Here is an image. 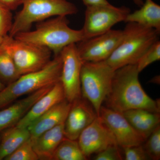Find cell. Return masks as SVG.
<instances>
[{"label":"cell","mask_w":160,"mask_h":160,"mask_svg":"<svg viewBox=\"0 0 160 160\" xmlns=\"http://www.w3.org/2000/svg\"><path fill=\"white\" fill-rule=\"evenodd\" d=\"M136 64L115 70L110 90L105 99L106 107L122 113L127 110L144 109L160 113L159 99L146 93L139 80Z\"/></svg>","instance_id":"obj_1"},{"label":"cell","mask_w":160,"mask_h":160,"mask_svg":"<svg viewBox=\"0 0 160 160\" xmlns=\"http://www.w3.org/2000/svg\"><path fill=\"white\" fill-rule=\"evenodd\" d=\"M69 25L66 16H57L39 23L34 30L19 32L13 38L48 48L55 56L57 55L66 46L77 44L85 39L82 29H72Z\"/></svg>","instance_id":"obj_2"},{"label":"cell","mask_w":160,"mask_h":160,"mask_svg":"<svg viewBox=\"0 0 160 160\" xmlns=\"http://www.w3.org/2000/svg\"><path fill=\"white\" fill-rule=\"evenodd\" d=\"M121 42L106 62L114 70L137 63L149 47L159 40L160 32L138 23L127 22Z\"/></svg>","instance_id":"obj_3"},{"label":"cell","mask_w":160,"mask_h":160,"mask_svg":"<svg viewBox=\"0 0 160 160\" xmlns=\"http://www.w3.org/2000/svg\"><path fill=\"white\" fill-rule=\"evenodd\" d=\"M62 64L59 53L55 56L54 58L43 69L22 75L17 80L7 85L0 92V109L25 95L53 86L60 82Z\"/></svg>","instance_id":"obj_4"},{"label":"cell","mask_w":160,"mask_h":160,"mask_svg":"<svg viewBox=\"0 0 160 160\" xmlns=\"http://www.w3.org/2000/svg\"><path fill=\"white\" fill-rule=\"evenodd\" d=\"M23 8L13 21L9 35L13 37L20 32L29 31L33 23L53 16L70 15L78 9L67 0H24Z\"/></svg>","instance_id":"obj_5"},{"label":"cell","mask_w":160,"mask_h":160,"mask_svg":"<svg viewBox=\"0 0 160 160\" xmlns=\"http://www.w3.org/2000/svg\"><path fill=\"white\" fill-rule=\"evenodd\" d=\"M114 71L106 61L83 62L81 73L82 96L92 105L98 116L110 90Z\"/></svg>","instance_id":"obj_6"},{"label":"cell","mask_w":160,"mask_h":160,"mask_svg":"<svg viewBox=\"0 0 160 160\" xmlns=\"http://www.w3.org/2000/svg\"><path fill=\"white\" fill-rule=\"evenodd\" d=\"M2 46L14 61L21 75L43 69L51 61L48 48L16 39L8 35Z\"/></svg>","instance_id":"obj_7"},{"label":"cell","mask_w":160,"mask_h":160,"mask_svg":"<svg viewBox=\"0 0 160 160\" xmlns=\"http://www.w3.org/2000/svg\"><path fill=\"white\" fill-rule=\"evenodd\" d=\"M131 12L128 7H118L111 4L87 6L85 22L82 29L84 39L90 38L111 30L118 23L125 22Z\"/></svg>","instance_id":"obj_8"},{"label":"cell","mask_w":160,"mask_h":160,"mask_svg":"<svg viewBox=\"0 0 160 160\" xmlns=\"http://www.w3.org/2000/svg\"><path fill=\"white\" fill-rule=\"evenodd\" d=\"M60 55L62 62L60 82L66 100L72 103L82 98L81 73L83 62L79 54L76 44L66 46Z\"/></svg>","instance_id":"obj_9"},{"label":"cell","mask_w":160,"mask_h":160,"mask_svg":"<svg viewBox=\"0 0 160 160\" xmlns=\"http://www.w3.org/2000/svg\"><path fill=\"white\" fill-rule=\"evenodd\" d=\"M123 37L122 30H113L84 40L77 45L83 62H97L106 61L113 53Z\"/></svg>","instance_id":"obj_10"},{"label":"cell","mask_w":160,"mask_h":160,"mask_svg":"<svg viewBox=\"0 0 160 160\" xmlns=\"http://www.w3.org/2000/svg\"><path fill=\"white\" fill-rule=\"evenodd\" d=\"M78 140L81 150L87 158L108 146L118 145L112 132L100 116L83 130Z\"/></svg>","instance_id":"obj_11"},{"label":"cell","mask_w":160,"mask_h":160,"mask_svg":"<svg viewBox=\"0 0 160 160\" xmlns=\"http://www.w3.org/2000/svg\"><path fill=\"white\" fill-rule=\"evenodd\" d=\"M114 135L120 147L142 145L146 139L130 125L122 113L102 106L99 116Z\"/></svg>","instance_id":"obj_12"},{"label":"cell","mask_w":160,"mask_h":160,"mask_svg":"<svg viewBox=\"0 0 160 160\" xmlns=\"http://www.w3.org/2000/svg\"><path fill=\"white\" fill-rule=\"evenodd\" d=\"M81 98L72 103L64 123L65 137L69 139L78 140L81 132L98 116L89 101Z\"/></svg>","instance_id":"obj_13"},{"label":"cell","mask_w":160,"mask_h":160,"mask_svg":"<svg viewBox=\"0 0 160 160\" xmlns=\"http://www.w3.org/2000/svg\"><path fill=\"white\" fill-rule=\"evenodd\" d=\"M54 85L37 90L6 109L0 110V131L16 125L26 115L34 103Z\"/></svg>","instance_id":"obj_14"},{"label":"cell","mask_w":160,"mask_h":160,"mask_svg":"<svg viewBox=\"0 0 160 160\" xmlns=\"http://www.w3.org/2000/svg\"><path fill=\"white\" fill-rule=\"evenodd\" d=\"M66 99L61 82H58L46 94L39 99L26 115L14 126L27 128L32 122L57 104Z\"/></svg>","instance_id":"obj_15"},{"label":"cell","mask_w":160,"mask_h":160,"mask_svg":"<svg viewBox=\"0 0 160 160\" xmlns=\"http://www.w3.org/2000/svg\"><path fill=\"white\" fill-rule=\"evenodd\" d=\"M72 103L65 99L57 104L28 127L32 138H36L44 132L65 122Z\"/></svg>","instance_id":"obj_16"},{"label":"cell","mask_w":160,"mask_h":160,"mask_svg":"<svg viewBox=\"0 0 160 160\" xmlns=\"http://www.w3.org/2000/svg\"><path fill=\"white\" fill-rule=\"evenodd\" d=\"M64 123L47 130L33 140V147L39 159L52 160L55 151L66 138Z\"/></svg>","instance_id":"obj_17"},{"label":"cell","mask_w":160,"mask_h":160,"mask_svg":"<svg viewBox=\"0 0 160 160\" xmlns=\"http://www.w3.org/2000/svg\"><path fill=\"white\" fill-rule=\"evenodd\" d=\"M133 128L146 140L160 125V113L144 109H134L122 112Z\"/></svg>","instance_id":"obj_18"},{"label":"cell","mask_w":160,"mask_h":160,"mask_svg":"<svg viewBox=\"0 0 160 160\" xmlns=\"http://www.w3.org/2000/svg\"><path fill=\"white\" fill-rule=\"evenodd\" d=\"M126 22H134L160 32V6L152 0H146L139 9L130 12Z\"/></svg>","instance_id":"obj_19"},{"label":"cell","mask_w":160,"mask_h":160,"mask_svg":"<svg viewBox=\"0 0 160 160\" xmlns=\"http://www.w3.org/2000/svg\"><path fill=\"white\" fill-rule=\"evenodd\" d=\"M27 128L12 126L6 130L0 139V160L5 159L30 138Z\"/></svg>","instance_id":"obj_20"},{"label":"cell","mask_w":160,"mask_h":160,"mask_svg":"<svg viewBox=\"0 0 160 160\" xmlns=\"http://www.w3.org/2000/svg\"><path fill=\"white\" fill-rule=\"evenodd\" d=\"M87 159L79 146L77 140L65 138L57 147L52 156L55 160H86Z\"/></svg>","instance_id":"obj_21"},{"label":"cell","mask_w":160,"mask_h":160,"mask_svg":"<svg viewBox=\"0 0 160 160\" xmlns=\"http://www.w3.org/2000/svg\"><path fill=\"white\" fill-rule=\"evenodd\" d=\"M14 61L9 53L0 46V81L7 85L21 76Z\"/></svg>","instance_id":"obj_22"},{"label":"cell","mask_w":160,"mask_h":160,"mask_svg":"<svg viewBox=\"0 0 160 160\" xmlns=\"http://www.w3.org/2000/svg\"><path fill=\"white\" fill-rule=\"evenodd\" d=\"M142 145L149 159H160V126H158L146 140Z\"/></svg>","instance_id":"obj_23"},{"label":"cell","mask_w":160,"mask_h":160,"mask_svg":"<svg viewBox=\"0 0 160 160\" xmlns=\"http://www.w3.org/2000/svg\"><path fill=\"white\" fill-rule=\"evenodd\" d=\"M39 159L33 147V140L31 137L19 148L7 157L6 160H38Z\"/></svg>","instance_id":"obj_24"},{"label":"cell","mask_w":160,"mask_h":160,"mask_svg":"<svg viewBox=\"0 0 160 160\" xmlns=\"http://www.w3.org/2000/svg\"><path fill=\"white\" fill-rule=\"evenodd\" d=\"M160 59L159 40L153 43L141 57L136 64L138 71L141 72L152 63Z\"/></svg>","instance_id":"obj_25"},{"label":"cell","mask_w":160,"mask_h":160,"mask_svg":"<svg viewBox=\"0 0 160 160\" xmlns=\"http://www.w3.org/2000/svg\"><path fill=\"white\" fill-rule=\"evenodd\" d=\"M12 10L0 3V36L8 35L13 23Z\"/></svg>","instance_id":"obj_26"},{"label":"cell","mask_w":160,"mask_h":160,"mask_svg":"<svg viewBox=\"0 0 160 160\" xmlns=\"http://www.w3.org/2000/svg\"><path fill=\"white\" fill-rule=\"evenodd\" d=\"M118 145H111L104 150L96 154L93 158L95 160H122V157Z\"/></svg>","instance_id":"obj_27"},{"label":"cell","mask_w":160,"mask_h":160,"mask_svg":"<svg viewBox=\"0 0 160 160\" xmlns=\"http://www.w3.org/2000/svg\"><path fill=\"white\" fill-rule=\"evenodd\" d=\"M126 160H146L149 159L143 148L142 144L123 148Z\"/></svg>","instance_id":"obj_28"},{"label":"cell","mask_w":160,"mask_h":160,"mask_svg":"<svg viewBox=\"0 0 160 160\" xmlns=\"http://www.w3.org/2000/svg\"><path fill=\"white\" fill-rule=\"evenodd\" d=\"M24 0H0V3L12 10L16 9L22 4Z\"/></svg>","instance_id":"obj_29"},{"label":"cell","mask_w":160,"mask_h":160,"mask_svg":"<svg viewBox=\"0 0 160 160\" xmlns=\"http://www.w3.org/2000/svg\"><path fill=\"white\" fill-rule=\"evenodd\" d=\"M84 5L87 6L97 5H108L110 4L107 0H82Z\"/></svg>","instance_id":"obj_30"},{"label":"cell","mask_w":160,"mask_h":160,"mask_svg":"<svg viewBox=\"0 0 160 160\" xmlns=\"http://www.w3.org/2000/svg\"><path fill=\"white\" fill-rule=\"evenodd\" d=\"M133 1L137 6H139V7H141L144 3L143 0H133Z\"/></svg>","instance_id":"obj_31"},{"label":"cell","mask_w":160,"mask_h":160,"mask_svg":"<svg viewBox=\"0 0 160 160\" xmlns=\"http://www.w3.org/2000/svg\"><path fill=\"white\" fill-rule=\"evenodd\" d=\"M5 87H6V86H5V85L0 81V92L3 90Z\"/></svg>","instance_id":"obj_32"},{"label":"cell","mask_w":160,"mask_h":160,"mask_svg":"<svg viewBox=\"0 0 160 160\" xmlns=\"http://www.w3.org/2000/svg\"><path fill=\"white\" fill-rule=\"evenodd\" d=\"M4 37H2L0 36V46L2 45V43L3 41H4Z\"/></svg>","instance_id":"obj_33"},{"label":"cell","mask_w":160,"mask_h":160,"mask_svg":"<svg viewBox=\"0 0 160 160\" xmlns=\"http://www.w3.org/2000/svg\"><path fill=\"white\" fill-rule=\"evenodd\" d=\"M0 139H1V138H0Z\"/></svg>","instance_id":"obj_34"}]
</instances>
